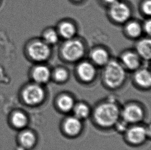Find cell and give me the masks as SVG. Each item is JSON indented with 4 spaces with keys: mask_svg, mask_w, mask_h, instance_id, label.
<instances>
[{
    "mask_svg": "<svg viewBox=\"0 0 151 150\" xmlns=\"http://www.w3.org/2000/svg\"><path fill=\"white\" fill-rule=\"evenodd\" d=\"M87 51L85 42L76 37L64 40L59 47V57L65 62L76 64L84 59Z\"/></svg>",
    "mask_w": 151,
    "mask_h": 150,
    "instance_id": "cell-1",
    "label": "cell"
},
{
    "mask_svg": "<svg viewBox=\"0 0 151 150\" xmlns=\"http://www.w3.org/2000/svg\"><path fill=\"white\" fill-rule=\"evenodd\" d=\"M103 68L102 78L107 86L114 89L122 84L127 78V70L116 59H110Z\"/></svg>",
    "mask_w": 151,
    "mask_h": 150,
    "instance_id": "cell-2",
    "label": "cell"
},
{
    "mask_svg": "<svg viewBox=\"0 0 151 150\" xmlns=\"http://www.w3.org/2000/svg\"><path fill=\"white\" fill-rule=\"evenodd\" d=\"M120 115L118 106L114 104L108 102L99 106L94 112L96 122L104 127H109L116 124Z\"/></svg>",
    "mask_w": 151,
    "mask_h": 150,
    "instance_id": "cell-3",
    "label": "cell"
},
{
    "mask_svg": "<svg viewBox=\"0 0 151 150\" xmlns=\"http://www.w3.org/2000/svg\"><path fill=\"white\" fill-rule=\"evenodd\" d=\"M133 10L129 4L118 0L107 7V16L115 24L123 25L132 19Z\"/></svg>",
    "mask_w": 151,
    "mask_h": 150,
    "instance_id": "cell-4",
    "label": "cell"
},
{
    "mask_svg": "<svg viewBox=\"0 0 151 150\" xmlns=\"http://www.w3.org/2000/svg\"><path fill=\"white\" fill-rule=\"evenodd\" d=\"M52 47L42 39L31 43L28 47V54L33 61L43 63L47 61L52 55Z\"/></svg>",
    "mask_w": 151,
    "mask_h": 150,
    "instance_id": "cell-5",
    "label": "cell"
},
{
    "mask_svg": "<svg viewBox=\"0 0 151 150\" xmlns=\"http://www.w3.org/2000/svg\"><path fill=\"white\" fill-rule=\"evenodd\" d=\"M74 70L77 77L85 83L92 82L97 74V67L89 60L83 59L78 62Z\"/></svg>",
    "mask_w": 151,
    "mask_h": 150,
    "instance_id": "cell-6",
    "label": "cell"
},
{
    "mask_svg": "<svg viewBox=\"0 0 151 150\" xmlns=\"http://www.w3.org/2000/svg\"><path fill=\"white\" fill-rule=\"evenodd\" d=\"M118 60L127 71H133L141 67L143 61L134 49L123 51Z\"/></svg>",
    "mask_w": 151,
    "mask_h": 150,
    "instance_id": "cell-7",
    "label": "cell"
},
{
    "mask_svg": "<svg viewBox=\"0 0 151 150\" xmlns=\"http://www.w3.org/2000/svg\"><path fill=\"white\" fill-rule=\"evenodd\" d=\"M23 98L27 104H39L45 97V91L41 85L35 83L27 86L23 92Z\"/></svg>",
    "mask_w": 151,
    "mask_h": 150,
    "instance_id": "cell-8",
    "label": "cell"
},
{
    "mask_svg": "<svg viewBox=\"0 0 151 150\" xmlns=\"http://www.w3.org/2000/svg\"><path fill=\"white\" fill-rule=\"evenodd\" d=\"M111 59L109 51L103 46L94 47L89 52V60L97 67H104Z\"/></svg>",
    "mask_w": 151,
    "mask_h": 150,
    "instance_id": "cell-9",
    "label": "cell"
},
{
    "mask_svg": "<svg viewBox=\"0 0 151 150\" xmlns=\"http://www.w3.org/2000/svg\"><path fill=\"white\" fill-rule=\"evenodd\" d=\"M56 29L60 39L64 40L77 37L78 27L76 24L72 20L65 19L60 21L57 24Z\"/></svg>",
    "mask_w": 151,
    "mask_h": 150,
    "instance_id": "cell-10",
    "label": "cell"
},
{
    "mask_svg": "<svg viewBox=\"0 0 151 150\" xmlns=\"http://www.w3.org/2000/svg\"><path fill=\"white\" fill-rule=\"evenodd\" d=\"M32 76L36 83L43 84L47 83L52 78V70L47 65L41 63L34 67Z\"/></svg>",
    "mask_w": 151,
    "mask_h": 150,
    "instance_id": "cell-11",
    "label": "cell"
},
{
    "mask_svg": "<svg viewBox=\"0 0 151 150\" xmlns=\"http://www.w3.org/2000/svg\"><path fill=\"white\" fill-rule=\"evenodd\" d=\"M135 45V51L142 61L150 62L151 58V40L150 37L140 38Z\"/></svg>",
    "mask_w": 151,
    "mask_h": 150,
    "instance_id": "cell-12",
    "label": "cell"
},
{
    "mask_svg": "<svg viewBox=\"0 0 151 150\" xmlns=\"http://www.w3.org/2000/svg\"><path fill=\"white\" fill-rule=\"evenodd\" d=\"M123 32L127 37L133 40L141 38L143 31L142 23L131 19L123 25Z\"/></svg>",
    "mask_w": 151,
    "mask_h": 150,
    "instance_id": "cell-13",
    "label": "cell"
},
{
    "mask_svg": "<svg viewBox=\"0 0 151 150\" xmlns=\"http://www.w3.org/2000/svg\"><path fill=\"white\" fill-rule=\"evenodd\" d=\"M143 111L137 105L127 106L123 110L122 116L123 120L127 123H136L141 120L143 118Z\"/></svg>",
    "mask_w": 151,
    "mask_h": 150,
    "instance_id": "cell-14",
    "label": "cell"
},
{
    "mask_svg": "<svg viewBox=\"0 0 151 150\" xmlns=\"http://www.w3.org/2000/svg\"><path fill=\"white\" fill-rule=\"evenodd\" d=\"M133 79L139 86L144 88L149 87L151 85L150 69L147 67H140L134 71Z\"/></svg>",
    "mask_w": 151,
    "mask_h": 150,
    "instance_id": "cell-15",
    "label": "cell"
},
{
    "mask_svg": "<svg viewBox=\"0 0 151 150\" xmlns=\"http://www.w3.org/2000/svg\"><path fill=\"white\" fill-rule=\"evenodd\" d=\"M147 131L142 126H134L127 131V138L133 144H139L145 140Z\"/></svg>",
    "mask_w": 151,
    "mask_h": 150,
    "instance_id": "cell-16",
    "label": "cell"
},
{
    "mask_svg": "<svg viewBox=\"0 0 151 150\" xmlns=\"http://www.w3.org/2000/svg\"><path fill=\"white\" fill-rule=\"evenodd\" d=\"M81 129V122L76 117L68 118L64 124V130L65 133L70 136H75L78 134Z\"/></svg>",
    "mask_w": 151,
    "mask_h": 150,
    "instance_id": "cell-17",
    "label": "cell"
},
{
    "mask_svg": "<svg viewBox=\"0 0 151 150\" xmlns=\"http://www.w3.org/2000/svg\"><path fill=\"white\" fill-rule=\"evenodd\" d=\"M42 40L50 46L57 45L59 42L60 37L56 28L49 27L42 33Z\"/></svg>",
    "mask_w": 151,
    "mask_h": 150,
    "instance_id": "cell-18",
    "label": "cell"
},
{
    "mask_svg": "<svg viewBox=\"0 0 151 150\" xmlns=\"http://www.w3.org/2000/svg\"><path fill=\"white\" fill-rule=\"evenodd\" d=\"M69 76L68 69L63 66H58L52 69V78L57 82H65L69 79Z\"/></svg>",
    "mask_w": 151,
    "mask_h": 150,
    "instance_id": "cell-19",
    "label": "cell"
},
{
    "mask_svg": "<svg viewBox=\"0 0 151 150\" xmlns=\"http://www.w3.org/2000/svg\"><path fill=\"white\" fill-rule=\"evenodd\" d=\"M58 106L63 112H69L74 108V101L71 97L67 95H63L58 100Z\"/></svg>",
    "mask_w": 151,
    "mask_h": 150,
    "instance_id": "cell-20",
    "label": "cell"
},
{
    "mask_svg": "<svg viewBox=\"0 0 151 150\" xmlns=\"http://www.w3.org/2000/svg\"><path fill=\"white\" fill-rule=\"evenodd\" d=\"M20 141L23 146L25 148H31L35 144L36 138L34 134L29 131H24L21 134Z\"/></svg>",
    "mask_w": 151,
    "mask_h": 150,
    "instance_id": "cell-21",
    "label": "cell"
},
{
    "mask_svg": "<svg viewBox=\"0 0 151 150\" xmlns=\"http://www.w3.org/2000/svg\"><path fill=\"white\" fill-rule=\"evenodd\" d=\"M12 122L16 128H21L24 127L27 123L26 116L22 112H17L14 113L12 116Z\"/></svg>",
    "mask_w": 151,
    "mask_h": 150,
    "instance_id": "cell-22",
    "label": "cell"
},
{
    "mask_svg": "<svg viewBox=\"0 0 151 150\" xmlns=\"http://www.w3.org/2000/svg\"><path fill=\"white\" fill-rule=\"evenodd\" d=\"M76 117L80 119L87 117L89 113V109L88 106L83 104H78L74 108Z\"/></svg>",
    "mask_w": 151,
    "mask_h": 150,
    "instance_id": "cell-23",
    "label": "cell"
},
{
    "mask_svg": "<svg viewBox=\"0 0 151 150\" xmlns=\"http://www.w3.org/2000/svg\"><path fill=\"white\" fill-rule=\"evenodd\" d=\"M140 10L145 18H150L151 14V0H142L140 4Z\"/></svg>",
    "mask_w": 151,
    "mask_h": 150,
    "instance_id": "cell-24",
    "label": "cell"
},
{
    "mask_svg": "<svg viewBox=\"0 0 151 150\" xmlns=\"http://www.w3.org/2000/svg\"><path fill=\"white\" fill-rule=\"evenodd\" d=\"M143 34H145L147 37H150L151 33V20L150 18H145V20L142 23Z\"/></svg>",
    "mask_w": 151,
    "mask_h": 150,
    "instance_id": "cell-25",
    "label": "cell"
},
{
    "mask_svg": "<svg viewBox=\"0 0 151 150\" xmlns=\"http://www.w3.org/2000/svg\"><path fill=\"white\" fill-rule=\"evenodd\" d=\"M127 122L125 121L120 122L118 124H117V128L119 131H124L127 129Z\"/></svg>",
    "mask_w": 151,
    "mask_h": 150,
    "instance_id": "cell-26",
    "label": "cell"
},
{
    "mask_svg": "<svg viewBox=\"0 0 151 150\" xmlns=\"http://www.w3.org/2000/svg\"><path fill=\"white\" fill-rule=\"evenodd\" d=\"M100 1L102 2V4L103 5H104L107 7H108L118 0H100Z\"/></svg>",
    "mask_w": 151,
    "mask_h": 150,
    "instance_id": "cell-27",
    "label": "cell"
},
{
    "mask_svg": "<svg viewBox=\"0 0 151 150\" xmlns=\"http://www.w3.org/2000/svg\"><path fill=\"white\" fill-rule=\"evenodd\" d=\"M70 1H71L72 2H73L75 4H80V3L84 2L85 0H70Z\"/></svg>",
    "mask_w": 151,
    "mask_h": 150,
    "instance_id": "cell-28",
    "label": "cell"
}]
</instances>
